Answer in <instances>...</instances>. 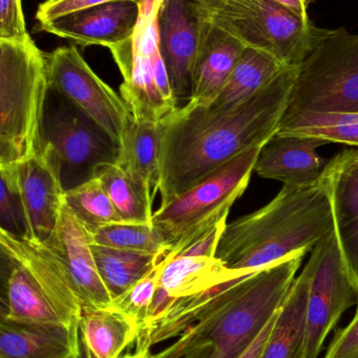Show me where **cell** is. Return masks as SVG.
I'll return each mask as SVG.
<instances>
[{
  "label": "cell",
  "instance_id": "1",
  "mask_svg": "<svg viewBox=\"0 0 358 358\" xmlns=\"http://www.w3.org/2000/svg\"><path fill=\"white\" fill-rule=\"evenodd\" d=\"M298 66H286L254 98L235 108L187 103L160 122L161 204L252 147L264 146L279 130Z\"/></svg>",
  "mask_w": 358,
  "mask_h": 358
},
{
  "label": "cell",
  "instance_id": "13",
  "mask_svg": "<svg viewBox=\"0 0 358 358\" xmlns=\"http://www.w3.org/2000/svg\"><path fill=\"white\" fill-rule=\"evenodd\" d=\"M44 243L67 269L83 306L103 308L113 305V299L97 268L90 231L67 203L56 227Z\"/></svg>",
  "mask_w": 358,
  "mask_h": 358
},
{
  "label": "cell",
  "instance_id": "26",
  "mask_svg": "<svg viewBox=\"0 0 358 358\" xmlns=\"http://www.w3.org/2000/svg\"><path fill=\"white\" fill-rule=\"evenodd\" d=\"M284 67L273 57L246 46L224 90L209 107L229 109L240 106L254 98Z\"/></svg>",
  "mask_w": 358,
  "mask_h": 358
},
{
  "label": "cell",
  "instance_id": "20",
  "mask_svg": "<svg viewBox=\"0 0 358 358\" xmlns=\"http://www.w3.org/2000/svg\"><path fill=\"white\" fill-rule=\"evenodd\" d=\"M245 48L209 18L193 66L188 104L212 106L224 90Z\"/></svg>",
  "mask_w": 358,
  "mask_h": 358
},
{
  "label": "cell",
  "instance_id": "15",
  "mask_svg": "<svg viewBox=\"0 0 358 358\" xmlns=\"http://www.w3.org/2000/svg\"><path fill=\"white\" fill-rule=\"evenodd\" d=\"M140 15L141 6L135 2H111L38 22V29L80 45L109 48L132 37Z\"/></svg>",
  "mask_w": 358,
  "mask_h": 358
},
{
  "label": "cell",
  "instance_id": "17",
  "mask_svg": "<svg viewBox=\"0 0 358 358\" xmlns=\"http://www.w3.org/2000/svg\"><path fill=\"white\" fill-rule=\"evenodd\" d=\"M324 141L308 136L275 134L262 147L254 172L284 185H312L321 179L328 159L317 153Z\"/></svg>",
  "mask_w": 358,
  "mask_h": 358
},
{
  "label": "cell",
  "instance_id": "39",
  "mask_svg": "<svg viewBox=\"0 0 358 358\" xmlns=\"http://www.w3.org/2000/svg\"><path fill=\"white\" fill-rule=\"evenodd\" d=\"M189 338H191V330L187 329L184 334H181L176 343L170 345L161 352L151 355L149 358H186L185 357V350H186Z\"/></svg>",
  "mask_w": 358,
  "mask_h": 358
},
{
  "label": "cell",
  "instance_id": "31",
  "mask_svg": "<svg viewBox=\"0 0 358 358\" xmlns=\"http://www.w3.org/2000/svg\"><path fill=\"white\" fill-rule=\"evenodd\" d=\"M92 244L158 255L162 259L167 250L153 224L116 222L90 231Z\"/></svg>",
  "mask_w": 358,
  "mask_h": 358
},
{
  "label": "cell",
  "instance_id": "36",
  "mask_svg": "<svg viewBox=\"0 0 358 358\" xmlns=\"http://www.w3.org/2000/svg\"><path fill=\"white\" fill-rule=\"evenodd\" d=\"M324 358H358V305L354 317L336 332Z\"/></svg>",
  "mask_w": 358,
  "mask_h": 358
},
{
  "label": "cell",
  "instance_id": "2",
  "mask_svg": "<svg viewBox=\"0 0 358 358\" xmlns=\"http://www.w3.org/2000/svg\"><path fill=\"white\" fill-rule=\"evenodd\" d=\"M334 229L325 176L283 189L266 206L227 223L216 258L244 279L287 257L308 254Z\"/></svg>",
  "mask_w": 358,
  "mask_h": 358
},
{
  "label": "cell",
  "instance_id": "14",
  "mask_svg": "<svg viewBox=\"0 0 358 358\" xmlns=\"http://www.w3.org/2000/svg\"><path fill=\"white\" fill-rule=\"evenodd\" d=\"M19 187L29 223V240L44 242L58 223L65 189L52 152L42 147L37 155L16 164Z\"/></svg>",
  "mask_w": 358,
  "mask_h": 358
},
{
  "label": "cell",
  "instance_id": "19",
  "mask_svg": "<svg viewBox=\"0 0 358 358\" xmlns=\"http://www.w3.org/2000/svg\"><path fill=\"white\" fill-rule=\"evenodd\" d=\"M79 323L0 320V358H81Z\"/></svg>",
  "mask_w": 358,
  "mask_h": 358
},
{
  "label": "cell",
  "instance_id": "32",
  "mask_svg": "<svg viewBox=\"0 0 358 358\" xmlns=\"http://www.w3.org/2000/svg\"><path fill=\"white\" fill-rule=\"evenodd\" d=\"M0 231L29 239V223L19 187L16 164L0 165Z\"/></svg>",
  "mask_w": 358,
  "mask_h": 358
},
{
  "label": "cell",
  "instance_id": "38",
  "mask_svg": "<svg viewBox=\"0 0 358 358\" xmlns=\"http://www.w3.org/2000/svg\"><path fill=\"white\" fill-rule=\"evenodd\" d=\"M279 311V310H277ZM277 313L273 315V317L269 320L268 323L265 326L264 329L259 334L258 338L254 341L252 345L242 353L241 357L239 358H260L262 355L263 349H264L265 344H266L267 338L270 334L271 329L275 325V319H277Z\"/></svg>",
  "mask_w": 358,
  "mask_h": 358
},
{
  "label": "cell",
  "instance_id": "25",
  "mask_svg": "<svg viewBox=\"0 0 358 358\" xmlns=\"http://www.w3.org/2000/svg\"><path fill=\"white\" fill-rule=\"evenodd\" d=\"M160 123L140 122L132 117L119 147L117 165L153 194L159 192Z\"/></svg>",
  "mask_w": 358,
  "mask_h": 358
},
{
  "label": "cell",
  "instance_id": "35",
  "mask_svg": "<svg viewBox=\"0 0 358 358\" xmlns=\"http://www.w3.org/2000/svg\"><path fill=\"white\" fill-rule=\"evenodd\" d=\"M117 1H132L142 6L145 0H56V1H44L38 6L36 13V19L38 22L50 20L82 8L90 6H98V4L111 3Z\"/></svg>",
  "mask_w": 358,
  "mask_h": 358
},
{
  "label": "cell",
  "instance_id": "41",
  "mask_svg": "<svg viewBox=\"0 0 358 358\" xmlns=\"http://www.w3.org/2000/svg\"><path fill=\"white\" fill-rule=\"evenodd\" d=\"M204 13L209 15L222 8L228 0H191Z\"/></svg>",
  "mask_w": 358,
  "mask_h": 358
},
{
  "label": "cell",
  "instance_id": "11",
  "mask_svg": "<svg viewBox=\"0 0 358 358\" xmlns=\"http://www.w3.org/2000/svg\"><path fill=\"white\" fill-rule=\"evenodd\" d=\"M46 56L50 90L83 111L120 147L132 117L121 94L96 75L76 46H60Z\"/></svg>",
  "mask_w": 358,
  "mask_h": 358
},
{
  "label": "cell",
  "instance_id": "21",
  "mask_svg": "<svg viewBox=\"0 0 358 358\" xmlns=\"http://www.w3.org/2000/svg\"><path fill=\"white\" fill-rule=\"evenodd\" d=\"M1 254L0 320L27 323H67L27 267L8 250ZM69 324V323H67ZM75 324V323H74Z\"/></svg>",
  "mask_w": 358,
  "mask_h": 358
},
{
  "label": "cell",
  "instance_id": "23",
  "mask_svg": "<svg viewBox=\"0 0 358 358\" xmlns=\"http://www.w3.org/2000/svg\"><path fill=\"white\" fill-rule=\"evenodd\" d=\"M309 283L310 271L306 265L277 311L260 358H304Z\"/></svg>",
  "mask_w": 358,
  "mask_h": 358
},
{
  "label": "cell",
  "instance_id": "10",
  "mask_svg": "<svg viewBox=\"0 0 358 358\" xmlns=\"http://www.w3.org/2000/svg\"><path fill=\"white\" fill-rule=\"evenodd\" d=\"M310 271L304 358H319L340 317L358 305V286L347 266L336 231L317 243L307 262Z\"/></svg>",
  "mask_w": 358,
  "mask_h": 358
},
{
  "label": "cell",
  "instance_id": "9",
  "mask_svg": "<svg viewBox=\"0 0 358 358\" xmlns=\"http://www.w3.org/2000/svg\"><path fill=\"white\" fill-rule=\"evenodd\" d=\"M207 16L244 45L273 57L284 66H298L323 31L273 0H228Z\"/></svg>",
  "mask_w": 358,
  "mask_h": 358
},
{
  "label": "cell",
  "instance_id": "5",
  "mask_svg": "<svg viewBox=\"0 0 358 358\" xmlns=\"http://www.w3.org/2000/svg\"><path fill=\"white\" fill-rule=\"evenodd\" d=\"M262 147L240 153L153 213V225L165 244V257L174 256L227 219L249 185Z\"/></svg>",
  "mask_w": 358,
  "mask_h": 358
},
{
  "label": "cell",
  "instance_id": "42",
  "mask_svg": "<svg viewBox=\"0 0 358 358\" xmlns=\"http://www.w3.org/2000/svg\"><path fill=\"white\" fill-rule=\"evenodd\" d=\"M151 357V350H136V352L132 355H125L120 358H149Z\"/></svg>",
  "mask_w": 358,
  "mask_h": 358
},
{
  "label": "cell",
  "instance_id": "29",
  "mask_svg": "<svg viewBox=\"0 0 358 358\" xmlns=\"http://www.w3.org/2000/svg\"><path fill=\"white\" fill-rule=\"evenodd\" d=\"M277 134L358 147V113H285Z\"/></svg>",
  "mask_w": 358,
  "mask_h": 358
},
{
  "label": "cell",
  "instance_id": "43",
  "mask_svg": "<svg viewBox=\"0 0 358 358\" xmlns=\"http://www.w3.org/2000/svg\"><path fill=\"white\" fill-rule=\"evenodd\" d=\"M350 150L351 155H354V157H358V148L357 149H349Z\"/></svg>",
  "mask_w": 358,
  "mask_h": 358
},
{
  "label": "cell",
  "instance_id": "22",
  "mask_svg": "<svg viewBox=\"0 0 358 358\" xmlns=\"http://www.w3.org/2000/svg\"><path fill=\"white\" fill-rule=\"evenodd\" d=\"M140 326L113 306H83L79 319V336L84 358H120L136 344Z\"/></svg>",
  "mask_w": 358,
  "mask_h": 358
},
{
  "label": "cell",
  "instance_id": "16",
  "mask_svg": "<svg viewBox=\"0 0 358 358\" xmlns=\"http://www.w3.org/2000/svg\"><path fill=\"white\" fill-rule=\"evenodd\" d=\"M0 248L14 255L27 267L67 323H79L83 304L75 284L44 242L19 239L0 231Z\"/></svg>",
  "mask_w": 358,
  "mask_h": 358
},
{
  "label": "cell",
  "instance_id": "18",
  "mask_svg": "<svg viewBox=\"0 0 358 358\" xmlns=\"http://www.w3.org/2000/svg\"><path fill=\"white\" fill-rule=\"evenodd\" d=\"M323 174L329 187L338 245L358 286V157L346 149L330 159Z\"/></svg>",
  "mask_w": 358,
  "mask_h": 358
},
{
  "label": "cell",
  "instance_id": "27",
  "mask_svg": "<svg viewBox=\"0 0 358 358\" xmlns=\"http://www.w3.org/2000/svg\"><path fill=\"white\" fill-rule=\"evenodd\" d=\"M99 275L113 301L151 273L162 257L149 252L119 250L92 243Z\"/></svg>",
  "mask_w": 358,
  "mask_h": 358
},
{
  "label": "cell",
  "instance_id": "37",
  "mask_svg": "<svg viewBox=\"0 0 358 358\" xmlns=\"http://www.w3.org/2000/svg\"><path fill=\"white\" fill-rule=\"evenodd\" d=\"M227 219H223L222 221L214 225L209 231L200 236L195 241L185 246L184 248L177 252L174 256L168 257V258H174V257H205V258H214L218 250L219 242L222 237L223 231L226 227ZM165 258V257H164Z\"/></svg>",
  "mask_w": 358,
  "mask_h": 358
},
{
  "label": "cell",
  "instance_id": "3",
  "mask_svg": "<svg viewBox=\"0 0 358 358\" xmlns=\"http://www.w3.org/2000/svg\"><path fill=\"white\" fill-rule=\"evenodd\" d=\"M305 254L287 257L224 288L193 324L186 358H239L283 304Z\"/></svg>",
  "mask_w": 358,
  "mask_h": 358
},
{
  "label": "cell",
  "instance_id": "44",
  "mask_svg": "<svg viewBox=\"0 0 358 358\" xmlns=\"http://www.w3.org/2000/svg\"><path fill=\"white\" fill-rule=\"evenodd\" d=\"M46 1L52 2V1H56V0H46Z\"/></svg>",
  "mask_w": 358,
  "mask_h": 358
},
{
  "label": "cell",
  "instance_id": "24",
  "mask_svg": "<svg viewBox=\"0 0 358 358\" xmlns=\"http://www.w3.org/2000/svg\"><path fill=\"white\" fill-rule=\"evenodd\" d=\"M241 280L216 257H165L160 262L159 286L174 299L199 296L216 286Z\"/></svg>",
  "mask_w": 358,
  "mask_h": 358
},
{
  "label": "cell",
  "instance_id": "7",
  "mask_svg": "<svg viewBox=\"0 0 358 358\" xmlns=\"http://www.w3.org/2000/svg\"><path fill=\"white\" fill-rule=\"evenodd\" d=\"M163 0H145L132 37L111 46L123 77L120 94L137 121L160 123L178 108L160 50L158 16Z\"/></svg>",
  "mask_w": 358,
  "mask_h": 358
},
{
  "label": "cell",
  "instance_id": "8",
  "mask_svg": "<svg viewBox=\"0 0 358 358\" xmlns=\"http://www.w3.org/2000/svg\"><path fill=\"white\" fill-rule=\"evenodd\" d=\"M42 147L52 152L65 191L117 163L119 146L83 111L50 90L42 125Z\"/></svg>",
  "mask_w": 358,
  "mask_h": 358
},
{
  "label": "cell",
  "instance_id": "40",
  "mask_svg": "<svg viewBox=\"0 0 358 358\" xmlns=\"http://www.w3.org/2000/svg\"><path fill=\"white\" fill-rule=\"evenodd\" d=\"M304 21H310L308 10L313 0H273Z\"/></svg>",
  "mask_w": 358,
  "mask_h": 358
},
{
  "label": "cell",
  "instance_id": "28",
  "mask_svg": "<svg viewBox=\"0 0 358 358\" xmlns=\"http://www.w3.org/2000/svg\"><path fill=\"white\" fill-rule=\"evenodd\" d=\"M121 222L153 224V189L130 176L117 164L103 166L98 176Z\"/></svg>",
  "mask_w": 358,
  "mask_h": 358
},
{
  "label": "cell",
  "instance_id": "33",
  "mask_svg": "<svg viewBox=\"0 0 358 358\" xmlns=\"http://www.w3.org/2000/svg\"><path fill=\"white\" fill-rule=\"evenodd\" d=\"M160 263L144 278L113 301L111 306L137 321L142 327L146 323L153 296L159 286Z\"/></svg>",
  "mask_w": 358,
  "mask_h": 358
},
{
  "label": "cell",
  "instance_id": "30",
  "mask_svg": "<svg viewBox=\"0 0 358 358\" xmlns=\"http://www.w3.org/2000/svg\"><path fill=\"white\" fill-rule=\"evenodd\" d=\"M65 203L90 231L111 223L121 222L99 178L65 192Z\"/></svg>",
  "mask_w": 358,
  "mask_h": 358
},
{
  "label": "cell",
  "instance_id": "4",
  "mask_svg": "<svg viewBox=\"0 0 358 358\" xmlns=\"http://www.w3.org/2000/svg\"><path fill=\"white\" fill-rule=\"evenodd\" d=\"M48 92L46 56L34 40L0 39V165L41 150Z\"/></svg>",
  "mask_w": 358,
  "mask_h": 358
},
{
  "label": "cell",
  "instance_id": "6",
  "mask_svg": "<svg viewBox=\"0 0 358 358\" xmlns=\"http://www.w3.org/2000/svg\"><path fill=\"white\" fill-rule=\"evenodd\" d=\"M358 113V34L323 29L298 66L286 113Z\"/></svg>",
  "mask_w": 358,
  "mask_h": 358
},
{
  "label": "cell",
  "instance_id": "34",
  "mask_svg": "<svg viewBox=\"0 0 358 358\" xmlns=\"http://www.w3.org/2000/svg\"><path fill=\"white\" fill-rule=\"evenodd\" d=\"M0 39L19 42L32 40L21 0H0Z\"/></svg>",
  "mask_w": 358,
  "mask_h": 358
},
{
  "label": "cell",
  "instance_id": "12",
  "mask_svg": "<svg viewBox=\"0 0 358 358\" xmlns=\"http://www.w3.org/2000/svg\"><path fill=\"white\" fill-rule=\"evenodd\" d=\"M209 17L191 0H163L158 16L160 50L174 98L188 100L195 59Z\"/></svg>",
  "mask_w": 358,
  "mask_h": 358
}]
</instances>
